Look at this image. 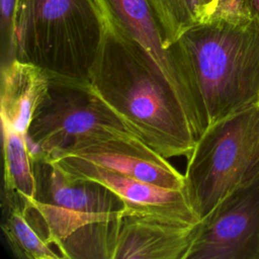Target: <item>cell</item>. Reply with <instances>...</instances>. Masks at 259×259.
Instances as JSON below:
<instances>
[{
  "mask_svg": "<svg viewBox=\"0 0 259 259\" xmlns=\"http://www.w3.org/2000/svg\"><path fill=\"white\" fill-rule=\"evenodd\" d=\"M186 88L196 139L209 126L259 103V21L219 2L205 20L168 48Z\"/></svg>",
  "mask_w": 259,
  "mask_h": 259,
  "instance_id": "obj_1",
  "label": "cell"
},
{
  "mask_svg": "<svg viewBox=\"0 0 259 259\" xmlns=\"http://www.w3.org/2000/svg\"><path fill=\"white\" fill-rule=\"evenodd\" d=\"M88 82L127 128L158 153L168 159L189 157L196 137L173 89L144 48L105 17Z\"/></svg>",
  "mask_w": 259,
  "mask_h": 259,
  "instance_id": "obj_2",
  "label": "cell"
},
{
  "mask_svg": "<svg viewBox=\"0 0 259 259\" xmlns=\"http://www.w3.org/2000/svg\"><path fill=\"white\" fill-rule=\"evenodd\" d=\"M103 29L97 0H18L14 58L50 74L88 80Z\"/></svg>",
  "mask_w": 259,
  "mask_h": 259,
  "instance_id": "obj_3",
  "label": "cell"
},
{
  "mask_svg": "<svg viewBox=\"0 0 259 259\" xmlns=\"http://www.w3.org/2000/svg\"><path fill=\"white\" fill-rule=\"evenodd\" d=\"M258 175L259 103L218 121L196 140L187 158L184 190L201 220Z\"/></svg>",
  "mask_w": 259,
  "mask_h": 259,
  "instance_id": "obj_4",
  "label": "cell"
},
{
  "mask_svg": "<svg viewBox=\"0 0 259 259\" xmlns=\"http://www.w3.org/2000/svg\"><path fill=\"white\" fill-rule=\"evenodd\" d=\"M48 74L47 94L27 131L47 157L65 151L90 136L132 133L93 91L88 80Z\"/></svg>",
  "mask_w": 259,
  "mask_h": 259,
  "instance_id": "obj_5",
  "label": "cell"
},
{
  "mask_svg": "<svg viewBox=\"0 0 259 259\" xmlns=\"http://www.w3.org/2000/svg\"><path fill=\"white\" fill-rule=\"evenodd\" d=\"M187 259H259V175L199 221Z\"/></svg>",
  "mask_w": 259,
  "mask_h": 259,
  "instance_id": "obj_6",
  "label": "cell"
},
{
  "mask_svg": "<svg viewBox=\"0 0 259 259\" xmlns=\"http://www.w3.org/2000/svg\"><path fill=\"white\" fill-rule=\"evenodd\" d=\"M198 223L124 208L100 223V259H187Z\"/></svg>",
  "mask_w": 259,
  "mask_h": 259,
  "instance_id": "obj_7",
  "label": "cell"
},
{
  "mask_svg": "<svg viewBox=\"0 0 259 259\" xmlns=\"http://www.w3.org/2000/svg\"><path fill=\"white\" fill-rule=\"evenodd\" d=\"M68 156L110 171L172 189H184L185 177L169 161L132 133L94 135L50 158Z\"/></svg>",
  "mask_w": 259,
  "mask_h": 259,
  "instance_id": "obj_8",
  "label": "cell"
},
{
  "mask_svg": "<svg viewBox=\"0 0 259 259\" xmlns=\"http://www.w3.org/2000/svg\"><path fill=\"white\" fill-rule=\"evenodd\" d=\"M52 159L73 176L97 181L111 189L122 199L127 211L158 214L189 223L200 221L184 189L161 187L74 157L59 156Z\"/></svg>",
  "mask_w": 259,
  "mask_h": 259,
  "instance_id": "obj_9",
  "label": "cell"
},
{
  "mask_svg": "<svg viewBox=\"0 0 259 259\" xmlns=\"http://www.w3.org/2000/svg\"><path fill=\"white\" fill-rule=\"evenodd\" d=\"M104 17L136 39L148 53L176 94L194 131L193 113L184 83L165 44V33L152 0H97Z\"/></svg>",
  "mask_w": 259,
  "mask_h": 259,
  "instance_id": "obj_10",
  "label": "cell"
},
{
  "mask_svg": "<svg viewBox=\"0 0 259 259\" xmlns=\"http://www.w3.org/2000/svg\"><path fill=\"white\" fill-rule=\"evenodd\" d=\"M35 178V199L81 213L116 218L124 208L122 199L105 185L78 178L47 156L31 161Z\"/></svg>",
  "mask_w": 259,
  "mask_h": 259,
  "instance_id": "obj_11",
  "label": "cell"
},
{
  "mask_svg": "<svg viewBox=\"0 0 259 259\" xmlns=\"http://www.w3.org/2000/svg\"><path fill=\"white\" fill-rule=\"evenodd\" d=\"M48 88L49 74L37 66L17 59L1 65V122L21 135L27 133Z\"/></svg>",
  "mask_w": 259,
  "mask_h": 259,
  "instance_id": "obj_12",
  "label": "cell"
},
{
  "mask_svg": "<svg viewBox=\"0 0 259 259\" xmlns=\"http://www.w3.org/2000/svg\"><path fill=\"white\" fill-rule=\"evenodd\" d=\"M2 124L3 137V207L24 209L35 199V178L32 162L25 147L23 135L6 123Z\"/></svg>",
  "mask_w": 259,
  "mask_h": 259,
  "instance_id": "obj_13",
  "label": "cell"
},
{
  "mask_svg": "<svg viewBox=\"0 0 259 259\" xmlns=\"http://www.w3.org/2000/svg\"><path fill=\"white\" fill-rule=\"evenodd\" d=\"M220 0H152L168 49L188 28L208 18Z\"/></svg>",
  "mask_w": 259,
  "mask_h": 259,
  "instance_id": "obj_14",
  "label": "cell"
},
{
  "mask_svg": "<svg viewBox=\"0 0 259 259\" xmlns=\"http://www.w3.org/2000/svg\"><path fill=\"white\" fill-rule=\"evenodd\" d=\"M2 231L14 257L19 259H60L29 224L23 209L3 207Z\"/></svg>",
  "mask_w": 259,
  "mask_h": 259,
  "instance_id": "obj_15",
  "label": "cell"
},
{
  "mask_svg": "<svg viewBox=\"0 0 259 259\" xmlns=\"http://www.w3.org/2000/svg\"><path fill=\"white\" fill-rule=\"evenodd\" d=\"M18 0H0L1 65L14 60V24Z\"/></svg>",
  "mask_w": 259,
  "mask_h": 259,
  "instance_id": "obj_16",
  "label": "cell"
},
{
  "mask_svg": "<svg viewBox=\"0 0 259 259\" xmlns=\"http://www.w3.org/2000/svg\"><path fill=\"white\" fill-rule=\"evenodd\" d=\"M239 8L244 13L256 18L259 21V0H220ZM219 1V2H220Z\"/></svg>",
  "mask_w": 259,
  "mask_h": 259,
  "instance_id": "obj_17",
  "label": "cell"
}]
</instances>
